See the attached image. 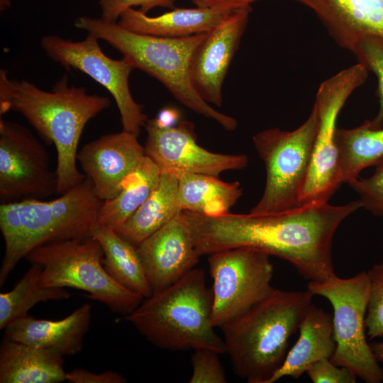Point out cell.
I'll list each match as a JSON object with an SVG mask.
<instances>
[{
	"instance_id": "1",
	"label": "cell",
	"mask_w": 383,
	"mask_h": 383,
	"mask_svg": "<svg viewBox=\"0 0 383 383\" xmlns=\"http://www.w3.org/2000/svg\"><path fill=\"white\" fill-rule=\"evenodd\" d=\"M362 207L360 200L341 206L313 204L267 213L182 215L199 256L236 248H250L287 260L309 281L335 275L332 258L334 234L343 221Z\"/></svg>"
},
{
	"instance_id": "2",
	"label": "cell",
	"mask_w": 383,
	"mask_h": 383,
	"mask_svg": "<svg viewBox=\"0 0 383 383\" xmlns=\"http://www.w3.org/2000/svg\"><path fill=\"white\" fill-rule=\"evenodd\" d=\"M110 104L107 96L70 84L66 74L47 91L28 81L10 79L6 70H0V113H19L45 141L54 145L59 195L86 178L77 167L79 140L87 123Z\"/></svg>"
},
{
	"instance_id": "3",
	"label": "cell",
	"mask_w": 383,
	"mask_h": 383,
	"mask_svg": "<svg viewBox=\"0 0 383 383\" xmlns=\"http://www.w3.org/2000/svg\"><path fill=\"white\" fill-rule=\"evenodd\" d=\"M104 201L93 184L82 182L50 201L25 199L0 204L5 252L0 268L2 287L18 262L41 245L92 237Z\"/></svg>"
},
{
	"instance_id": "4",
	"label": "cell",
	"mask_w": 383,
	"mask_h": 383,
	"mask_svg": "<svg viewBox=\"0 0 383 383\" xmlns=\"http://www.w3.org/2000/svg\"><path fill=\"white\" fill-rule=\"evenodd\" d=\"M306 291L274 289L220 328L233 370L248 383H268L287 355L290 337L313 305Z\"/></svg>"
},
{
	"instance_id": "5",
	"label": "cell",
	"mask_w": 383,
	"mask_h": 383,
	"mask_svg": "<svg viewBox=\"0 0 383 383\" xmlns=\"http://www.w3.org/2000/svg\"><path fill=\"white\" fill-rule=\"evenodd\" d=\"M204 271L194 268L168 287L145 298L131 313L116 320L130 323L155 346L181 351L209 348L226 353L211 324L213 293Z\"/></svg>"
},
{
	"instance_id": "6",
	"label": "cell",
	"mask_w": 383,
	"mask_h": 383,
	"mask_svg": "<svg viewBox=\"0 0 383 383\" xmlns=\"http://www.w3.org/2000/svg\"><path fill=\"white\" fill-rule=\"evenodd\" d=\"M74 26L105 40L134 69L155 78L189 109L216 121L227 131L236 128L235 118L211 106L196 91L190 79L191 60L207 33L179 38L143 35L126 30L117 23L89 16L78 17Z\"/></svg>"
},
{
	"instance_id": "7",
	"label": "cell",
	"mask_w": 383,
	"mask_h": 383,
	"mask_svg": "<svg viewBox=\"0 0 383 383\" xmlns=\"http://www.w3.org/2000/svg\"><path fill=\"white\" fill-rule=\"evenodd\" d=\"M104 252L93 237L41 245L24 257L42 266L40 284L44 287H70L88 293L87 297L123 316L144 299L111 277L103 265Z\"/></svg>"
},
{
	"instance_id": "8",
	"label": "cell",
	"mask_w": 383,
	"mask_h": 383,
	"mask_svg": "<svg viewBox=\"0 0 383 383\" xmlns=\"http://www.w3.org/2000/svg\"><path fill=\"white\" fill-rule=\"evenodd\" d=\"M318 123L313 106L307 119L296 129L268 128L252 137L254 147L265 166L266 182L261 199L250 213H275L300 206Z\"/></svg>"
},
{
	"instance_id": "9",
	"label": "cell",
	"mask_w": 383,
	"mask_h": 383,
	"mask_svg": "<svg viewBox=\"0 0 383 383\" xmlns=\"http://www.w3.org/2000/svg\"><path fill=\"white\" fill-rule=\"evenodd\" d=\"M313 295L327 299L333 309L336 348L331 361L344 367L367 383L383 382V369L375 359L365 335V319L370 296L367 272L349 278L334 275L326 280L309 281Z\"/></svg>"
},
{
	"instance_id": "10",
	"label": "cell",
	"mask_w": 383,
	"mask_h": 383,
	"mask_svg": "<svg viewBox=\"0 0 383 383\" xmlns=\"http://www.w3.org/2000/svg\"><path fill=\"white\" fill-rule=\"evenodd\" d=\"M368 72L357 62L320 84L313 104L318 120L317 134L300 206L327 203L341 185L335 143L337 118L349 96L367 80Z\"/></svg>"
},
{
	"instance_id": "11",
	"label": "cell",
	"mask_w": 383,
	"mask_h": 383,
	"mask_svg": "<svg viewBox=\"0 0 383 383\" xmlns=\"http://www.w3.org/2000/svg\"><path fill=\"white\" fill-rule=\"evenodd\" d=\"M265 252L250 248L224 250L208 255L213 280L211 324L221 328L246 313L274 289V267Z\"/></svg>"
},
{
	"instance_id": "12",
	"label": "cell",
	"mask_w": 383,
	"mask_h": 383,
	"mask_svg": "<svg viewBox=\"0 0 383 383\" xmlns=\"http://www.w3.org/2000/svg\"><path fill=\"white\" fill-rule=\"evenodd\" d=\"M99 40L91 33L79 41L48 35L41 38L40 45L52 61L85 73L106 88L116 101L123 130L138 137L148 118L130 90L129 77L134 67L123 57L115 60L106 55Z\"/></svg>"
},
{
	"instance_id": "13",
	"label": "cell",
	"mask_w": 383,
	"mask_h": 383,
	"mask_svg": "<svg viewBox=\"0 0 383 383\" xmlns=\"http://www.w3.org/2000/svg\"><path fill=\"white\" fill-rule=\"evenodd\" d=\"M58 179L43 144L23 126L0 119V201L57 194Z\"/></svg>"
},
{
	"instance_id": "14",
	"label": "cell",
	"mask_w": 383,
	"mask_h": 383,
	"mask_svg": "<svg viewBox=\"0 0 383 383\" xmlns=\"http://www.w3.org/2000/svg\"><path fill=\"white\" fill-rule=\"evenodd\" d=\"M144 127L147 132L145 153L161 172L218 177L223 172L241 170L248 164L245 155L217 153L200 146L191 122L183 121L163 127L154 118L148 119Z\"/></svg>"
},
{
	"instance_id": "15",
	"label": "cell",
	"mask_w": 383,
	"mask_h": 383,
	"mask_svg": "<svg viewBox=\"0 0 383 383\" xmlns=\"http://www.w3.org/2000/svg\"><path fill=\"white\" fill-rule=\"evenodd\" d=\"M251 7L230 11L194 52L189 75L193 87L207 103L222 104V86L247 27Z\"/></svg>"
},
{
	"instance_id": "16",
	"label": "cell",
	"mask_w": 383,
	"mask_h": 383,
	"mask_svg": "<svg viewBox=\"0 0 383 383\" xmlns=\"http://www.w3.org/2000/svg\"><path fill=\"white\" fill-rule=\"evenodd\" d=\"M145 155L135 135L122 130L83 146L77 160L102 201L114 197Z\"/></svg>"
},
{
	"instance_id": "17",
	"label": "cell",
	"mask_w": 383,
	"mask_h": 383,
	"mask_svg": "<svg viewBox=\"0 0 383 383\" xmlns=\"http://www.w3.org/2000/svg\"><path fill=\"white\" fill-rule=\"evenodd\" d=\"M137 250L153 292L184 277L200 257L182 212L143 240Z\"/></svg>"
},
{
	"instance_id": "18",
	"label": "cell",
	"mask_w": 383,
	"mask_h": 383,
	"mask_svg": "<svg viewBox=\"0 0 383 383\" xmlns=\"http://www.w3.org/2000/svg\"><path fill=\"white\" fill-rule=\"evenodd\" d=\"M310 9L329 35L352 52L362 37H383V0H292Z\"/></svg>"
},
{
	"instance_id": "19",
	"label": "cell",
	"mask_w": 383,
	"mask_h": 383,
	"mask_svg": "<svg viewBox=\"0 0 383 383\" xmlns=\"http://www.w3.org/2000/svg\"><path fill=\"white\" fill-rule=\"evenodd\" d=\"M91 305L84 304L62 319L50 321L24 316L5 328L6 337L24 344L74 355L83 348L91 323Z\"/></svg>"
},
{
	"instance_id": "20",
	"label": "cell",
	"mask_w": 383,
	"mask_h": 383,
	"mask_svg": "<svg viewBox=\"0 0 383 383\" xmlns=\"http://www.w3.org/2000/svg\"><path fill=\"white\" fill-rule=\"evenodd\" d=\"M63 355L4 335L0 345V383H59L66 380Z\"/></svg>"
},
{
	"instance_id": "21",
	"label": "cell",
	"mask_w": 383,
	"mask_h": 383,
	"mask_svg": "<svg viewBox=\"0 0 383 383\" xmlns=\"http://www.w3.org/2000/svg\"><path fill=\"white\" fill-rule=\"evenodd\" d=\"M299 330L297 341L268 383L287 376L298 379L316 361L332 357L336 343L333 316L330 313L312 305L301 320Z\"/></svg>"
},
{
	"instance_id": "22",
	"label": "cell",
	"mask_w": 383,
	"mask_h": 383,
	"mask_svg": "<svg viewBox=\"0 0 383 383\" xmlns=\"http://www.w3.org/2000/svg\"><path fill=\"white\" fill-rule=\"evenodd\" d=\"M230 11L201 8H174L157 16H149L130 8L117 23L131 32L165 38H179L208 33Z\"/></svg>"
},
{
	"instance_id": "23",
	"label": "cell",
	"mask_w": 383,
	"mask_h": 383,
	"mask_svg": "<svg viewBox=\"0 0 383 383\" xmlns=\"http://www.w3.org/2000/svg\"><path fill=\"white\" fill-rule=\"evenodd\" d=\"M182 211L178 174L162 171L158 182L146 200L116 231L138 246Z\"/></svg>"
},
{
	"instance_id": "24",
	"label": "cell",
	"mask_w": 383,
	"mask_h": 383,
	"mask_svg": "<svg viewBox=\"0 0 383 383\" xmlns=\"http://www.w3.org/2000/svg\"><path fill=\"white\" fill-rule=\"evenodd\" d=\"M92 237L99 241L102 248L104 255L103 265L111 277L144 299L153 294L137 246L115 230L99 224L94 229Z\"/></svg>"
},
{
	"instance_id": "25",
	"label": "cell",
	"mask_w": 383,
	"mask_h": 383,
	"mask_svg": "<svg viewBox=\"0 0 383 383\" xmlns=\"http://www.w3.org/2000/svg\"><path fill=\"white\" fill-rule=\"evenodd\" d=\"M179 197L182 211L208 216L228 213L243 194L238 182H226L218 177L180 173Z\"/></svg>"
},
{
	"instance_id": "26",
	"label": "cell",
	"mask_w": 383,
	"mask_h": 383,
	"mask_svg": "<svg viewBox=\"0 0 383 383\" xmlns=\"http://www.w3.org/2000/svg\"><path fill=\"white\" fill-rule=\"evenodd\" d=\"M335 143L341 184L357 178L362 170L383 159V128H372L368 120L354 128L337 127Z\"/></svg>"
},
{
	"instance_id": "27",
	"label": "cell",
	"mask_w": 383,
	"mask_h": 383,
	"mask_svg": "<svg viewBox=\"0 0 383 383\" xmlns=\"http://www.w3.org/2000/svg\"><path fill=\"white\" fill-rule=\"evenodd\" d=\"M161 171L146 155L127 177L120 192L103 201L98 224L118 229L143 204L158 182Z\"/></svg>"
},
{
	"instance_id": "28",
	"label": "cell",
	"mask_w": 383,
	"mask_h": 383,
	"mask_svg": "<svg viewBox=\"0 0 383 383\" xmlns=\"http://www.w3.org/2000/svg\"><path fill=\"white\" fill-rule=\"evenodd\" d=\"M43 267L33 263L13 288L0 294V329L28 315L36 304L67 299L72 294L65 288L44 287L40 284Z\"/></svg>"
},
{
	"instance_id": "29",
	"label": "cell",
	"mask_w": 383,
	"mask_h": 383,
	"mask_svg": "<svg viewBox=\"0 0 383 383\" xmlns=\"http://www.w3.org/2000/svg\"><path fill=\"white\" fill-rule=\"evenodd\" d=\"M368 71L372 72L377 78V96L379 99V110L375 118L368 120L374 128L383 127V37L368 35L360 38L355 43L352 52Z\"/></svg>"
},
{
	"instance_id": "30",
	"label": "cell",
	"mask_w": 383,
	"mask_h": 383,
	"mask_svg": "<svg viewBox=\"0 0 383 383\" xmlns=\"http://www.w3.org/2000/svg\"><path fill=\"white\" fill-rule=\"evenodd\" d=\"M370 296L365 325L370 340L383 338V262L374 264L367 272Z\"/></svg>"
},
{
	"instance_id": "31",
	"label": "cell",
	"mask_w": 383,
	"mask_h": 383,
	"mask_svg": "<svg viewBox=\"0 0 383 383\" xmlns=\"http://www.w3.org/2000/svg\"><path fill=\"white\" fill-rule=\"evenodd\" d=\"M375 167L372 176L357 177L348 184L360 196L362 207L374 215L383 216V159Z\"/></svg>"
},
{
	"instance_id": "32",
	"label": "cell",
	"mask_w": 383,
	"mask_h": 383,
	"mask_svg": "<svg viewBox=\"0 0 383 383\" xmlns=\"http://www.w3.org/2000/svg\"><path fill=\"white\" fill-rule=\"evenodd\" d=\"M213 350L202 348L194 350L191 362L192 374L190 383H226L225 369Z\"/></svg>"
},
{
	"instance_id": "33",
	"label": "cell",
	"mask_w": 383,
	"mask_h": 383,
	"mask_svg": "<svg viewBox=\"0 0 383 383\" xmlns=\"http://www.w3.org/2000/svg\"><path fill=\"white\" fill-rule=\"evenodd\" d=\"M175 0H100L101 18L117 23L120 16L133 6H140V11L146 13L156 7L174 9Z\"/></svg>"
},
{
	"instance_id": "34",
	"label": "cell",
	"mask_w": 383,
	"mask_h": 383,
	"mask_svg": "<svg viewBox=\"0 0 383 383\" xmlns=\"http://www.w3.org/2000/svg\"><path fill=\"white\" fill-rule=\"evenodd\" d=\"M306 372L313 383H355L357 378L349 369L334 365L329 358L316 361Z\"/></svg>"
},
{
	"instance_id": "35",
	"label": "cell",
	"mask_w": 383,
	"mask_h": 383,
	"mask_svg": "<svg viewBox=\"0 0 383 383\" xmlns=\"http://www.w3.org/2000/svg\"><path fill=\"white\" fill-rule=\"evenodd\" d=\"M66 381L70 383H125L126 378L121 374L106 370L94 373L84 368H76L66 373Z\"/></svg>"
},
{
	"instance_id": "36",
	"label": "cell",
	"mask_w": 383,
	"mask_h": 383,
	"mask_svg": "<svg viewBox=\"0 0 383 383\" xmlns=\"http://www.w3.org/2000/svg\"><path fill=\"white\" fill-rule=\"evenodd\" d=\"M196 6L218 11H231L251 7L259 0H190Z\"/></svg>"
},
{
	"instance_id": "37",
	"label": "cell",
	"mask_w": 383,
	"mask_h": 383,
	"mask_svg": "<svg viewBox=\"0 0 383 383\" xmlns=\"http://www.w3.org/2000/svg\"><path fill=\"white\" fill-rule=\"evenodd\" d=\"M179 116V114L177 110L172 108H166L162 109L155 119L159 126L170 127L175 126Z\"/></svg>"
},
{
	"instance_id": "38",
	"label": "cell",
	"mask_w": 383,
	"mask_h": 383,
	"mask_svg": "<svg viewBox=\"0 0 383 383\" xmlns=\"http://www.w3.org/2000/svg\"><path fill=\"white\" fill-rule=\"evenodd\" d=\"M370 348L378 362H383V342H372Z\"/></svg>"
},
{
	"instance_id": "39",
	"label": "cell",
	"mask_w": 383,
	"mask_h": 383,
	"mask_svg": "<svg viewBox=\"0 0 383 383\" xmlns=\"http://www.w3.org/2000/svg\"><path fill=\"white\" fill-rule=\"evenodd\" d=\"M11 0H0V10L4 11L10 6Z\"/></svg>"
}]
</instances>
